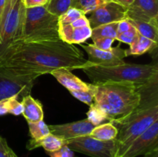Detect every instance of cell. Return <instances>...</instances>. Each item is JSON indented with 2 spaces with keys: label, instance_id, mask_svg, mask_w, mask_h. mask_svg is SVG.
<instances>
[{
  "label": "cell",
  "instance_id": "obj_1",
  "mask_svg": "<svg viewBox=\"0 0 158 157\" xmlns=\"http://www.w3.org/2000/svg\"><path fill=\"white\" fill-rule=\"evenodd\" d=\"M94 66L74 45L60 40L14 42L0 50V68L36 79L58 69L69 71Z\"/></svg>",
  "mask_w": 158,
  "mask_h": 157
},
{
  "label": "cell",
  "instance_id": "obj_2",
  "mask_svg": "<svg viewBox=\"0 0 158 157\" xmlns=\"http://www.w3.org/2000/svg\"><path fill=\"white\" fill-rule=\"evenodd\" d=\"M94 106L103 119L120 125L137 109L140 95L136 85L128 82L97 83Z\"/></svg>",
  "mask_w": 158,
  "mask_h": 157
},
{
  "label": "cell",
  "instance_id": "obj_3",
  "mask_svg": "<svg viewBox=\"0 0 158 157\" xmlns=\"http://www.w3.org/2000/svg\"><path fill=\"white\" fill-rule=\"evenodd\" d=\"M82 70L94 84L106 82H128L138 86L158 75L157 63L139 65L124 62L111 67L89 66Z\"/></svg>",
  "mask_w": 158,
  "mask_h": 157
},
{
  "label": "cell",
  "instance_id": "obj_4",
  "mask_svg": "<svg viewBox=\"0 0 158 157\" xmlns=\"http://www.w3.org/2000/svg\"><path fill=\"white\" fill-rule=\"evenodd\" d=\"M60 39L59 17L50 13L46 9V6L26 9L23 33L19 42H26Z\"/></svg>",
  "mask_w": 158,
  "mask_h": 157
},
{
  "label": "cell",
  "instance_id": "obj_5",
  "mask_svg": "<svg viewBox=\"0 0 158 157\" xmlns=\"http://www.w3.org/2000/svg\"><path fill=\"white\" fill-rule=\"evenodd\" d=\"M158 121V106L134 111L122 124L119 125L116 141L119 146L115 157H122L135 139Z\"/></svg>",
  "mask_w": 158,
  "mask_h": 157
},
{
  "label": "cell",
  "instance_id": "obj_6",
  "mask_svg": "<svg viewBox=\"0 0 158 157\" xmlns=\"http://www.w3.org/2000/svg\"><path fill=\"white\" fill-rule=\"evenodd\" d=\"M26 9L23 0H6L0 15V50L22 37Z\"/></svg>",
  "mask_w": 158,
  "mask_h": 157
},
{
  "label": "cell",
  "instance_id": "obj_7",
  "mask_svg": "<svg viewBox=\"0 0 158 157\" xmlns=\"http://www.w3.org/2000/svg\"><path fill=\"white\" fill-rule=\"evenodd\" d=\"M65 144L73 152L91 157H115L119 144L116 139L103 141L89 135L65 141Z\"/></svg>",
  "mask_w": 158,
  "mask_h": 157
},
{
  "label": "cell",
  "instance_id": "obj_8",
  "mask_svg": "<svg viewBox=\"0 0 158 157\" xmlns=\"http://www.w3.org/2000/svg\"><path fill=\"white\" fill-rule=\"evenodd\" d=\"M35 78L20 76L0 68V101L10 97H16L21 102L23 97L30 95Z\"/></svg>",
  "mask_w": 158,
  "mask_h": 157
},
{
  "label": "cell",
  "instance_id": "obj_9",
  "mask_svg": "<svg viewBox=\"0 0 158 157\" xmlns=\"http://www.w3.org/2000/svg\"><path fill=\"white\" fill-rule=\"evenodd\" d=\"M127 8L114 1L106 2L88 15L89 26L94 29L100 26L119 22L127 18Z\"/></svg>",
  "mask_w": 158,
  "mask_h": 157
},
{
  "label": "cell",
  "instance_id": "obj_10",
  "mask_svg": "<svg viewBox=\"0 0 158 157\" xmlns=\"http://www.w3.org/2000/svg\"><path fill=\"white\" fill-rule=\"evenodd\" d=\"M82 48L88 55V62L93 66L102 67H111L119 66L125 62L123 58L127 55V49H121L120 46L112 47L110 50L103 51L97 49L93 44L82 45Z\"/></svg>",
  "mask_w": 158,
  "mask_h": 157
},
{
  "label": "cell",
  "instance_id": "obj_11",
  "mask_svg": "<svg viewBox=\"0 0 158 157\" xmlns=\"http://www.w3.org/2000/svg\"><path fill=\"white\" fill-rule=\"evenodd\" d=\"M158 149V121L133 141L122 157H137Z\"/></svg>",
  "mask_w": 158,
  "mask_h": 157
},
{
  "label": "cell",
  "instance_id": "obj_12",
  "mask_svg": "<svg viewBox=\"0 0 158 157\" xmlns=\"http://www.w3.org/2000/svg\"><path fill=\"white\" fill-rule=\"evenodd\" d=\"M95 127V125L88 119L65 124L49 126L50 133L63 139L65 141L89 135Z\"/></svg>",
  "mask_w": 158,
  "mask_h": 157
},
{
  "label": "cell",
  "instance_id": "obj_13",
  "mask_svg": "<svg viewBox=\"0 0 158 157\" xmlns=\"http://www.w3.org/2000/svg\"><path fill=\"white\" fill-rule=\"evenodd\" d=\"M127 13L130 19L158 21V0H134L127 8Z\"/></svg>",
  "mask_w": 158,
  "mask_h": 157
},
{
  "label": "cell",
  "instance_id": "obj_14",
  "mask_svg": "<svg viewBox=\"0 0 158 157\" xmlns=\"http://www.w3.org/2000/svg\"><path fill=\"white\" fill-rule=\"evenodd\" d=\"M49 74H51L62 86H64L69 93L88 91L93 86V84L82 81L68 69H58L53 70Z\"/></svg>",
  "mask_w": 158,
  "mask_h": 157
},
{
  "label": "cell",
  "instance_id": "obj_15",
  "mask_svg": "<svg viewBox=\"0 0 158 157\" xmlns=\"http://www.w3.org/2000/svg\"><path fill=\"white\" fill-rule=\"evenodd\" d=\"M92 35L89 26L74 27L69 24L59 25V35L62 41L69 44H81L89 39Z\"/></svg>",
  "mask_w": 158,
  "mask_h": 157
},
{
  "label": "cell",
  "instance_id": "obj_16",
  "mask_svg": "<svg viewBox=\"0 0 158 157\" xmlns=\"http://www.w3.org/2000/svg\"><path fill=\"white\" fill-rule=\"evenodd\" d=\"M137 89L140 95V100L137 109L158 106V75L154 76L148 83L138 86Z\"/></svg>",
  "mask_w": 158,
  "mask_h": 157
},
{
  "label": "cell",
  "instance_id": "obj_17",
  "mask_svg": "<svg viewBox=\"0 0 158 157\" xmlns=\"http://www.w3.org/2000/svg\"><path fill=\"white\" fill-rule=\"evenodd\" d=\"M21 103L23 108L22 115L25 117L27 123H36L43 120V105L39 100L32 98L31 95H28L23 97Z\"/></svg>",
  "mask_w": 158,
  "mask_h": 157
},
{
  "label": "cell",
  "instance_id": "obj_18",
  "mask_svg": "<svg viewBox=\"0 0 158 157\" xmlns=\"http://www.w3.org/2000/svg\"><path fill=\"white\" fill-rule=\"evenodd\" d=\"M65 145V140L50 133L38 140L30 139L28 141L26 148L29 150H32L36 148L43 147L46 152H54L60 149Z\"/></svg>",
  "mask_w": 158,
  "mask_h": 157
},
{
  "label": "cell",
  "instance_id": "obj_19",
  "mask_svg": "<svg viewBox=\"0 0 158 157\" xmlns=\"http://www.w3.org/2000/svg\"><path fill=\"white\" fill-rule=\"evenodd\" d=\"M131 25L137 29L138 33L155 43L158 42V21L143 22L127 18Z\"/></svg>",
  "mask_w": 158,
  "mask_h": 157
},
{
  "label": "cell",
  "instance_id": "obj_20",
  "mask_svg": "<svg viewBox=\"0 0 158 157\" xmlns=\"http://www.w3.org/2000/svg\"><path fill=\"white\" fill-rule=\"evenodd\" d=\"M157 43L139 34L134 42L127 49V55H140L146 52H151L157 50Z\"/></svg>",
  "mask_w": 158,
  "mask_h": 157
},
{
  "label": "cell",
  "instance_id": "obj_21",
  "mask_svg": "<svg viewBox=\"0 0 158 157\" xmlns=\"http://www.w3.org/2000/svg\"><path fill=\"white\" fill-rule=\"evenodd\" d=\"M117 134L118 129L115 124L111 122H107L96 126L90 132L89 135L97 139L109 141L115 139Z\"/></svg>",
  "mask_w": 158,
  "mask_h": 157
},
{
  "label": "cell",
  "instance_id": "obj_22",
  "mask_svg": "<svg viewBox=\"0 0 158 157\" xmlns=\"http://www.w3.org/2000/svg\"><path fill=\"white\" fill-rule=\"evenodd\" d=\"M117 24L118 22H113L100 26L92 29V39L97 38H111L116 40L117 35Z\"/></svg>",
  "mask_w": 158,
  "mask_h": 157
},
{
  "label": "cell",
  "instance_id": "obj_23",
  "mask_svg": "<svg viewBox=\"0 0 158 157\" xmlns=\"http://www.w3.org/2000/svg\"><path fill=\"white\" fill-rule=\"evenodd\" d=\"M73 0H48L46 8L52 15L60 17L72 7Z\"/></svg>",
  "mask_w": 158,
  "mask_h": 157
},
{
  "label": "cell",
  "instance_id": "obj_24",
  "mask_svg": "<svg viewBox=\"0 0 158 157\" xmlns=\"http://www.w3.org/2000/svg\"><path fill=\"white\" fill-rule=\"evenodd\" d=\"M105 2H106L104 0H73L72 7L79 9L86 15Z\"/></svg>",
  "mask_w": 158,
  "mask_h": 157
},
{
  "label": "cell",
  "instance_id": "obj_25",
  "mask_svg": "<svg viewBox=\"0 0 158 157\" xmlns=\"http://www.w3.org/2000/svg\"><path fill=\"white\" fill-rule=\"evenodd\" d=\"M28 126H29V135L32 139H40L50 134L49 126L46 125L43 120L36 123H28Z\"/></svg>",
  "mask_w": 158,
  "mask_h": 157
},
{
  "label": "cell",
  "instance_id": "obj_26",
  "mask_svg": "<svg viewBox=\"0 0 158 157\" xmlns=\"http://www.w3.org/2000/svg\"><path fill=\"white\" fill-rule=\"evenodd\" d=\"M96 92H97V86L96 84H93V86L90 89L84 92H71V95L76 99L81 101L82 103H85L87 106H90L94 103V96H95Z\"/></svg>",
  "mask_w": 158,
  "mask_h": 157
},
{
  "label": "cell",
  "instance_id": "obj_27",
  "mask_svg": "<svg viewBox=\"0 0 158 157\" xmlns=\"http://www.w3.org/2000/svg\"><path fill=\"white\" fill-rule=\"evenodd\" d=\"M84 14L79 9L71 7L64 14L59 17V25H66L73 22Z\"/></svg>",
  "mask_w": 158,
  "mask_h": 157
},
{
  "label": "cell",
  "instance_id": "obj_28",
  "mask_svg": "<svg viewBox=\"0 0 158 157\" xmlns=\"http://www.w3.org/2000/svg\"><path fill=\"white\" fill-rule=\"evenodd\" d=\"M138 35L139 33L137 31V29L131 25V27L129 30L117 35L116 40H118V41L121 42L127 43V44H128L129 46H131V45L134 42V40L137 38Z\"/></svg>",
  "mask_w": 158,
  "mask_h": 157
},
{
  "label": "cell",
  "instance_id": "obj_29",
  "mask_svg": "<svg viewBox=\"0 0 158 157\" xmlns=\"http://www.w3.org/2000/svg\"><path fill=\"white\" fill-rule=\"evenodd\" d=\"M92 40L94 42L93 45L95 47L103 51L110 50L112 49L113 42H114V38H97Z\"/></svg>",
  "mask_w": 158,
  "mask_h": 157
},
{
  "label": "cell",
  "instance_id": "obj_30",
  "mask_svg": "<svg viewBox=\"0 0 158 157\" xmlns=\"http://www.w3.org/2000/svg\"><path fill=\"white\" fill-rule=\"evenodd\" d=\"M23 105L19 101L16 97L9 98V113L13 115H20L23 113Z\"/></svg>",
  "mask_w": 158,
  "mask_h": 157
},
{
  "label": "cell",
  "instance_id": "obj_31",
  "mask_svg": "<svg viewBox=\"0 0 158 157\" xmlns=\"http://www.w3.org/2000/svg\"><path fill=\"white\" fill-rule=\"evenodd\" d=\"M0 157H18L8 145L6 139L0 135Z\"/></svg>",
  "mask_w": 158,
  "mask_h": 157
},
{
  "label": "cell",
  "instance_id": "obj_32",
  "mask_svg": "<svg viewBox=\"0 0 158 157\" xmlns=\"http://www.w3.org/2000/svg\"><path fill=\"white\" fill-rule=\"evenodd\" d=\"M50 157H74V152L66 145L54 152H46Z\"/></svg>",
  "mask_w": 158,
  "mask_h": 157
},
{
  "label": "cell",
  "instance_id": "obj_33",
  "mask_svg": "<svg viewBox=\"0 0 158 157\" xmlns=\"http://www.w3.org/2000/svg\"><path fill=\"white\" fill-rule=\"evenodd\" d=\"M23 4L26 9L44 6L48 2V0H23Z\"/></svg>",
  "mask_w": 158,
  "mask_h": 157
},
{
  "label": "cell",
  "instance_id": "obj_34",
  "mask_svg": "<svg viewBox=\"0 0 158 157\" xmlns=\"http://www.w3.org/2000/svg\"><path fill=\"white\" fill-rule=\"evenodd\" d=\"M131 24L128 21L127 18L119 22L118 24H117V35L123 33L124 32H127V31L131 29Z\"/></svg>",
  "mask_w": 158,
  "mask_h": 157
},
{
  "label": "cell",
  "instance_id": "obj_35",
  "mask_svg": "<svg viewBox=\"0 0 158 157\" xmlns=\"http://www.w3.org/2000/svg\"><path fill=\"white\" fill-rule=\"evenodd\" d=\"M114 1L119 3V4H120L121 6H124V7L128 8L131 4H132L134 0H114Z\"/></svg>",
  "mask_w": 158,
  "mask_h": 157
},
{
  "label": "cell",
  "instance_id": "obj_36",
  "mask_svg": "<svg viewBox=\"0 0 158 157\" xmlns=\"http://www.w3.org/2000/svg\"><path fill=\"white\" fill-rule=\"evenodd\" d=\"M143 155H144L143 157H158V149H154Z\"/></svg>",
  "mask_w": 158,
  "mask_h": 157
},
{
  "label": "cell",
  "instance_id": "obj_37",
  "mask_svg": "<svg viewBox=\"0 0 158 157\" xmlns=\"http://www.w3.org/2000/svg\"><path fill=\"white\" fill-rule=\"evenodd\" d=\"M6 0H0V15H1L2 12L3 10V8H4L5 4H6Z\"/></svg>",
  "mask_w": 158,
  "mask_h": 157
},
{
  "label": "cell",
  "instance_id": "obj_38",
  "mask_svg": "<svg viewBox=\"0 0 158 157\" xmlns=\"http://www.w3.org/2000/svg\"><path fill=\"white\" fill-rule=\"evenodd\" d=\"M106 2H111V1H114V0H104Z\"/></svg>",
  "mask_w": 158,
  "mask_h": 157
}]
</instances>
